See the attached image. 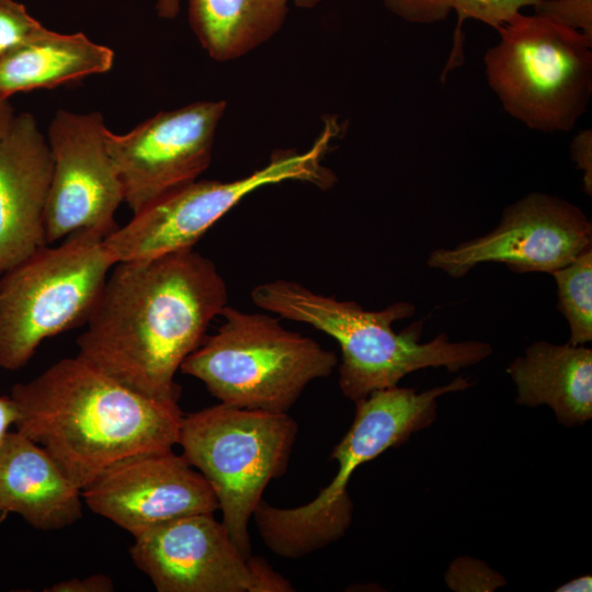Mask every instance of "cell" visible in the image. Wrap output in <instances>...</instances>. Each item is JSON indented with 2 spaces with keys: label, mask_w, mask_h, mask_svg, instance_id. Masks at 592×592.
I'll return each mask as SVG.
<instances>
[{
  "label": "cell",
  "mask_w": 592,
  "mask_h": 592,
  "mask_svg": "<svg viewBox=\"0 0 592 592\" xmlns=\"http://www.w3.org/2000/svg\"><path fill=\"white\" fill-rule=\"evenodd\" d=\"M8 514L7 513H0V526L5 521Z\"/></svg>",
  "instance_id": "1f68e13d"
},
{
  "label": "cell",
  "mask_w": 592,
  "mask_h": 592,
  "mask_svg": "<svg viewBox=\"0 0 592 592\" xmlns=\"http://www.w3.org/2000/svg\"><path fill=\"white\" fill-rule=\"evenodd\" d=\"M557 285L558 309L569 326V343L592 341V249L550 274Z\"/></svg>",
  "instance_id": "44dd1931"
},
{
  "label": "cell",
  "mask_w": 592,
  "mask_h": 592,
  "mask_svg": "<svg viewBox=\"0 0 592 592\" xmlns=\"http://www.w3.org/2000/svg\"><path fill=\"white\" fill-rule=\"evenodd\" d=\"M470 386L469 378L459 376L422 392L394 386L355 401L354 420L330 455L338 463L330 483L296 508H276L263 500L255 508L252 517L265 546L277 556L300 558L339 540L352 522L346 487L353 473L429 426L436 417L437 398Z\"/></svg>",
  "instance_id": "277c9868"
},
{
  "label": "cell",
  "mask_w": 592,
  "mask_h": 592,
  "mask_svg": "<svg viewBox=\"0 0 592 592\" xmlns=\"http://www.w3.org/2000/svg\"><path fill=\"white\" fill-rule=\"evenodd\" d=\"M227 303L225 280L193 248L115 263L77 355L145 397L178 402L175 374Z\"/></svg>",
  "instance_id": "6da1fadb"
},
{
  "label": "cell",
  "mask_w": 592,
  "mask_h": 592,
  "mask_svg": "<svg viewBox=\"0 0 592 592\" xmlns=\"http://www.w3.org/2000/svg\"><path fill=\"white\" fill-rule=\"evenodd\" d=\"M251 299L266 311L310 325L333 338L342 354L339 387L354 402L375 390L397 386L412 372L428 367L457 372L482 362L492 353L489 343L453 342L445 333L420 342L422 321L395 331L394 322L414 312V306L407 301L394 303L380 310H365L354 301L318 294L286 280L255 286Z\"/></svg>",
  "instance_id": "3957f363"
},
{
  "label": "cell",
  "mask_w": 592,
  "mask_h": 592,
  "mask_svg": "<svg viewBox=\"0 0 592 592\" xmlns=\"http://www.w3.org/2000/svg\"><path fill=\"white\" fill-rule=\"evenodd\" d=\"M82 494L37 443L11 430L0 445V513L56 531L82 516Z\"/></svg>",
  "instance_id": "2e32d148"
},
{
  "label": "cell",
  "mask_w": 592,
  "mask_h": 592,
  "mask_svg": "<svg viewBox=\"0 0 592 592\" xmlns=\"http://www.w3.org/2000/svg\"><path fill=\"white\" fill-rule=\"evenodd\" d=\"M223 323L182 363L221 403L287 413L312 380L328 377L337 355L276 318L226 306Z\"/></svg>",
  "instance_id": "5b68a950"
},
{
  "label": "cell",
  "mask_w": 592,
  "mask_h": 592,
  "mask_svg": "<svg viewBox=\"0 0 592 592\" xmlns=\"http://www.w3.org/2000/svg\"><path fill=\"white\" fill-rule=\"evenodd\" d=\"M106 130L100 112L59 109L50 121L46 138L53 162L45 212L47 244L78 231L105 238L118 227L114 217L124 192L107 150Z\"/></svg>",
  "instance_id": "8fae6325"
},
{
  "label": "cell",
  "mask_w": 592,
  "mask_h": 592,
  "mask_svg": "<svg viewBox=\"0 0 592 592\" xmlns=\"http://www.w3.org/2000/svg\"><path fill=\"white\" fill-rule=\"evenodd\" d=\"M446 583L456 591H492L505 581L483 562L463 557L451 565Z\"/></svg>",
  "instance_id": "603a6c76"
},
{
  "label": "cell",
  "mask_w": 592,
  "mask_h": 592,
  "mask_svg": "<svg viewBox=\"0 0 592 592\" xmlns=\"http://www.w3.org/2000/svg\"><path fill=\"white\" fill-rule=\"evenodd\" d=\"M298 432L288 413L218 405L183 415L182 455L210 485L223 524L250 557L249 520L266 486L288 467Z\"/></svg>",
  "instance_id": "ba28073f"
},
{
  "label": "cell",
  "mask_w": 592,
  "mask_h": 592,
  "mask_svg": "<svg viewBox=\"0 0 592 592\" xmlns=\"http://www.w3.org/2000/svg\"><path fill=\"white\" fill-rule=\"evenodd\" d=\"M81 494L92 512L133 536L174 519L219 510L207 480L173 449L124 458Z\"/></svg>",
  "instance_id": "4fadbf2b"
},
{
  "label": "cell",
  "mask_w": 592,
  "mask_h": 592,
  "mask_svg": "<svg viewBox=\"0 0 592 592\" xmlns=\"http://www.w3.org/2000/svg\"><path fill=\"white\" fill-rule=\"evenodd\" d=\"M44 29L22 3L0 0V60L36 37Z\"/></svg>",
  "instance_id": "7402d4cb"
},
{
  "label": "cell",
  "mask_w": 592,
  "mask_h": 592,
  "mask_svg": "<svg viewBox=\"0 0 592 592\" xmlns=\"http://www.w3.org/2000/svg\"><path fill=\"white\" fill-rule=\"evenodd\" d=\"M485 55L489 86L530 128L569 132L592 93V39L539 14L515 13Z\"/></svg>",
  "instance_id": "8992f818"
},
{
  "label": "cell",
  "mask_w": 592,
  "mask_h": 592,
  "mask_svg": "<svg viewBox=\"0 0 592 592\" xmlns=\"http://www.w3.org/2000/svg\"><path fill=\"white\" fill-rule=\"evenodd\" d=\"M592 590V577L590 574L578 577L570 580L555 591L557 592H587Z\"/></svg>",
  "instance_id": "83f0119b"
},
{
  "label": "cell",
  "mask_w": 592,
  "mask_h": 592,
  "mask_svg": "<svg viewBox=\"0 0 592 592\" xmlns=\"http://www.w3.org/2000/svg\"><path fill=\"white\" fill-rule=\"evenodd\" d=\"M113 61L111 48L92 42L83 33L60 34L45 27L0 60V99L104 73Z\"/></svg>",
  "instance_id": "ac0fdd59"
},
{
  "label": "cell",
  "mask_w": 592,
  "mask_h": 592,
  "mask_svg": "<svg viewBox=\"0 0 592 592\" xmlns=\"http://www.w3.org/2000/svg\"><path fill=\"white\" fill-rule=\"evenodd\" d=\"M115 261L104 237L73 232L0 276V367L23 368L47 338L86 323Z\"/></svg>",
  "instance_id": "52a82bcc"
},
{
  "label": "cell",
  "mask_w": 592,
  "mask_h": 592,
  "mask_svg": "<svg viewBox=\"0 0 592 592\" xmlns=\"http://www.w3.org/2000/svg\"><path fill=\"white\" fill-rule=\"evenodd\" d=\"M226 106L224 100L197 101L159 112L126 134L106 130L107 150L133 214L197 180L209 167Z\"/></svg>",
  "instance_id": "7c38bea8"
},
{
  "label": "cell",
  "mask_w": 592,
  "mask_h": 592,
  "mask_svg": "<svg viewBox=\"0 0 592 592\" xmlns=\"http://www.w3.org/2000/svg\"><path fill=\"white\" fill-rule=\"evenodd\" d=\"M114 590L113 581L110 577L96 573L86 578H72L62 580L43 591L45 592H112Z\"/></svg>",
  "instance_id": "484cf974"
},
{
  "label": "cell",
  "mask_w": 592,
  "mask_h": 592,
  "mask_svg": "<svg viewBox=\"0 0 592 592\" xmlns=\"http://www.w3.org/2000/svg\"><path fill=\"white\" fill-rule=\"evenodd\" d=\"M292 0H189V21L203 49L217 61L238 59L271 39Z\"/></svg>",
  "instance_id": "d6986e66"
},
{
  "label": "cell",
  "mask_w": 592,
  "mask_h": 592,
  "mask_svg": "<svg viewBox=\"0 0 592 592\" xmlns=\"http://www.w3.org/2000/svg\"><path fill=\"white\" fill-rule=\"evenodd\" d=\"M16 408L10 396H0V445L7 434L14 428Z\"/></svg>",
  "instance_id": "4316f807"
},
{
  "label": "cell",
  "mask_w": 592,
  "mask_h": 592,
  "mask_svg": "<svg viewBox=\"0 0 592 592\" xmlns=\"http://www.w3.org/2000/svg\"><path fill=\"white\" fill-rule=\"evenodd\" d=\"M339 132L334 118L305 152L278 151L263 168L234 181L195 180L149 203L104 238L115 263L149 260L191 249L224 215L255 190L284 181L328 189L334 174L322 164Z\"/></svg>",
  "instance_id": "9c48e42d"
},
{
  "label": "cell",
  "mask_w": 592,
  "mask_h": 592,
  "mask_svg": "<svg viewBox=\"0 0 592 592\" xmlns=\"http://www.w3.org/2000/svg\"><path fill=\"white\" fill-rule=\"evenodd\" d=\"M181 0H159L156 9L160 18L173 19L180 10Z\"/></svg>",
  "instance_id": "f546056e"
},
{
  "label": "cell",
  "mask_w": 592,
  "mask_h": 592,
  "mask_svg": "<svg viewBox=\"0 0 592 592\" xmlns=\"http://www.w3.org/2000/svg\"><path fill=\"white\" fill-rule=\"evenodd\" d=\"M592 249V224L580 207L531 193L508 206L490 232L439 248L426 263L453 278H462L483 263H502L516 273L551 274Z\"/></svg>",
  "instance_id": "30bf717a"
},
{
  "label": "cell",
  "mask_w": 592,
  "mask_h": 592,
  "mask_svg": "<svg viewBox=\"0 0 592 592\" xmlns=\"http://www.w3.org/2000/svg\"><path fill=\"white\" fill-rule=\"evenodd\" d=\"M9 396L14 430L42 446L81 490L124 458L179 442L178 402L145 397L78 355L15 384Z\"/></svg>",
  "instance_id": "7a4b0ae2"
},
{
  "label": "cell",
  "mask_w": 592,
  "mask_h": 592,
  "mask_svg": "<svg viewBox=\"0 0 592 592\" xmlns=\"http://www.w3.org/2000/svg\"><path fill=\"white\" fill-rule=\"evenodd\" d=\"M133 537V562L158 592H259L253 556L213 514L174 519Z\"/></svg>",
  "instance_id": "5bb4252c"
},
{
  "label": "cell",
  "mask_w": 592,
  "mask_h": 592,
  "mask_svg": "<svg viewBox=\"0 0 592 592\" xmlns=\"http://www.w3.org/2000/svg\"><path fill=\"white\" fill-rule=\"evenodd\" d=\"M14 117V110L9 100L0 99V141L10 129Z\"/></svg>",
  "instance_id": "f1b7e54d"
},
{
  "label": "cell",
  "mask_w": 592,
  "mask_h": 592,
  "mask_svg": "<svg viewBox=\"0 0 592 592\" xmlns=\"http://www.w3.org/2000/svg\"><path fill=\"white\" fill-rule=\"evenodd\" d=\"M571 158L577 167L583 172V189L589 195L592 194V133L584 129L578 134L570 145Z\"/></svg>",
  "instance_id": "d4e9b609"
},
{
  "label": "cell",
  "mask_w": 592,
  "mask_h": 592,
  "mask_svg": "<svg viewBox=\"0 0 592 592\" xmlns=\"http://www.w3.org/2000/svg\"><path fill=\"white\" fill-rule=\"evenodd\" d=\"M535 13L577 30L592 39V0H540Z\"/></svg>",
  "instance_id": "cb8c5ba5"
},
{
  "label": "cell",
  "mask_w": 592,
  "mask_h": 592,
  "mask_svg": "<svg viewBox=\"0 0 592 592\" xmlns=\"http://www.w3.org/2000/svg\"><path fill=\"white\" fill-rule=\"evenodd\" d=\"M519 405L548 406L566 425L592 418V350L585 345L532 343L508 367Z\"/></svg>",
  "instance_id": "e0dca14e"
},
{
  "label": "cell",
  "mask_w": 592,
  "mask_h": 592,
  "mask_svg": "<svg viewBox=\"0 0 592 592\" xmlns=\"http://www.w3.org/2000/svg\"><path fill=\"white\" fill-rule=\"evenodd\" d=\"M293 3L303 9L315 8L321 0H292Z\"/></svg>",
  "instance_id": "4dcf8cb0"
},
{
  "label": "cell",
  "mask_w": 592,
  "mask_h": 592,
  "mask_svg": "<svg viewBox=\"0 0 592 592\" xmlns=\"http://www.w3.org/2000/svg\"><path fill=\"white\" fill-rule=\"evenodd\" d=\"M52 169L47 139L35 117L15 115L0 141V276L47 244Z\"/></svg>",
  "instance_id": "9a60e30c"
},
{
  "label": "cell",
  "mask_w": 592,
  "mask_h": 592,
  "mask_svg": "<svg viewBox=\"0 0 592 592\" xmlns=\"http://www.w3.org/2000/svg\"><path fill=\"white\" fill-rule=\"evenodd\" d=\"M540 0H384L385 7L409 23L432 24L444 21L453 11L462 23L474 19L498 30L526 7Z\"/></svg>",
  "instance_id": "ffe728a7"
}]
</instances>
